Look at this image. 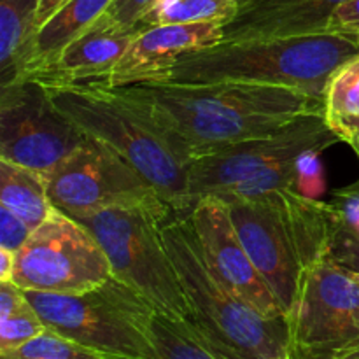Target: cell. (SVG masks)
I'll use <instances>...</instances> for the list:
<instances>
[{
	"label": "cell",
	"instance_id": "cell-1",
	"mask_svg": "<svg viewBox=\"0 0 359 359\" xmlns=\"http://www.w3.org/2000/svg\"><path fill=\"white\" fill-rule=\"evenodd\" d=\"M193 161L219 147L277 132L325 104L297 88L244 81L144 83L116 88Z\"/></svg>",
	"mask_w": 359,
	"mask_h": 359
},
{
	"label": "cell",
	"instance_id": "cell-2",
	"mask_svg": "<svg viewBox=\"0 0 359 359\" xmlns=\"http://www.w3.org/2000/svg\"><path fill=\"white\" fill-rule=\"evenodd\" d=\"M223 200L249 258L287 319L309 270L328 255L330 203L302 195L297 188Z\"/></svg>",
	"mask_w": 359,
	"mask_h": 359
},
{
	"label": "cell",
	"instance_id": "cell-3",
	"mask_svg": "<svg viewBox=\"0 0 359 359\" xmlns=\"http://www.w3.org/2000/svg\"><path fill=\"white\" fill-rule=\"evenodd\" d=\"M161 238L200 333L233 359H290L287 319L263 316L210 270L188 214L174 210Z\"/></svg>",
	"mask_w": 359,
	"mask_h": 359
},
{
	"label": "cell",
	"instance_id": "cell-4",
	"mask_svg": "<svg viewBox=\"0 0 359 359\" xmlns=\"http://www.w3.org/2000/svg\"><path fill=\"white\" fill-rule=\"evenodd\" d=\"M358 55V42L332 32L297 37L223 41L182 56L167 81L276 84L297 88L323 100L333 74Z\"/></svg>",
	"mask_w": 359,
	"mask_h": 359
},
{
	"label": "cell",
	"instance_id": "cell-5",
	"mask_svg": "<svg viewBox=\"0 0 359 359\" xmlns=\"http://www.w3.org/2000/svg\"><path fill=\"white\" fill-rule=\"evenodd\" d=\"M55 107L90 139L121 154L175 212H188L189 167L160 126L102 81L46 86Z\"/></svg>",
	"mask_w": 359,
	"mask_h": 359
},
{
	"label": "cell",
	"instance_id": "cell-6",
	"mask_svg": "<svg viewBox=\"0 0 359 359\" xmlns=\"http://www.w3.org/2000/svg\"><path fill=\"white\" fill-rule=\"evenodd\" d=\"M172 212L160 200L112 207L76 221L104 249L112 277L137 291L158 314L188 319V300L161 238V224Z\"/></svg>",
	"mask_w": 359,
	"mask_h": 359
},
{
	"label": "cell",
	"instance_id": "cell-7",
	"mask_svg": "<svg viewBox=\"0 0 359 359\" xmlns=\"http://www.w3.org/2000/svg\"><path fill=\"white\" fill-rule=\"evenodd\" d=\"M46 328L90 349L121 359H151L154 309L137 291L111 277L76 294L25 291Z\"/></svg>",
	"mask_w": 359,
	"mask_h": 359
},
{
	"label": "cell",
	"instance_id": "cell-8",
	"mask_svg": "<svg viewBox=\"0 0 359 359\" xmlns=\"http://www.w3.org/2000/svg\"><path fill=\"white\" fill-rule=\"evenodd\" d=\"M344 142L323 112L294 119L277 132L195 158L189 167L188 212L200 198L230 195L237 186L277 167L312 160Z\"/></svg>",
	"mask_w": 359,
	"mask_h": 359
},
{
	"label": "cell",
	"instance_id": "cell-9",
	"mask_svg": "<svg viewBox=\"0 0 359 359\" xmlns=\"http://www.w3.org/2000/svg\"><path fill=\"white\" fill-rule=\"evenodd\" d=\"M111 277V265L97 238L58 209L35 228L16 255L13 270L14 284L39 293H84Z\"/></svg>",
	"mask_w": 359,
	"mask_h": 359
},
{
	"label": "cell",
	"instance_id": "cell-10",
	"mask_svg": "<svg viewBox=\"0 0 359 359\" xmlns=\"http://www.w3.org/2000/svg\"><path fill=\"white\" fill-rule=\"evenodd\" d=\"M290 359H335L359 339V276L325 258L287 316Z\"/></svg>",
	"mask_w": 359,
	"mask_h": 359
},
{
	"label": "cell",
	"instance_id": "cell-11",
	"mask_svg": "<svg viewBox=\"0 0 359 359\" xmlns=\"http://www.w3.org/2000/svg\"><path fill=\"white\" fill-rule=\"evenodd\" d=\"M84 140L41 83L20 77L0 86V160L48 175Z\"/></svg>",
	"mask_w": 359,
	"mask_h": 359
},
{
	"label": "cell",
	"instance_id": "cell-12",
	"mask_svg": "<svg viewBox=\"0 0 359 359\" xmlns=\"http://www.w3.org/2000/svg\"><path fill=\"white\" fill-rule=\"evenodd\" d=\"M46 182L53 205L72 219L163 200L121 154L90 137L46 175Z\"/></svg>",
	"mask_w": 359,
	"mask_h": 359
},
{
	"label": "cell",
	"instance_id": "cell-13",
	"mask_svg": "<svg viewBox=\"0 0 359 359\" xmlns=\"http://www.w3.org/2000/svg\"><path fill=\"white\" fill-rule=\"evenodd\" d=\"M186 214L210 270L263 316L286 318L280 304L249 258L235 230L226 202L219 196H205Z\"/></svg>",
	"mask_w": 359,
	"mask_h": 359
},
{
	"label": "cell",
	"instance_id": "cell-14",
	"mask_svg": "<svg viewBox=\"0 0 359 359\" xmlns=\"http://www.w3.org/2000/svg\"><path fill=\"white\" fill-rule=\"evenodd\" d=\"M223 41V23L147 27L133 39L125 55L102 83L109 88L163 83L182 56Z\"/></svg>",
	"mask_w": 359,
	"mask_h": 359
},
{
	"label": "cell",
	"instance_id": "cell-15",
	"mask_svg": "<svg viewBox=\"0 0 359 359\" xmlns=\"http://www.w3.org/2000/svg\"><path fill=\"white\" fill-rule=\"evenodd\" d=\"M144 28L147 27L116 28L97 21L83 35L69 42L46 69L32 74L28 79L46 86L105 81Z\"/></svg>",
	"mask_w": 359,
	"mask_h": 359
},
{
	"label": "cell",
	"instance_id": "cell-16",
	"mask_svg": "<svg viewBox=\"0 0 359 359\" xmlns=\"http://www.w3.org/2000/svg\"><path fill=\"white\" fill-rule=\"evenodd\" d=\"M344 0H248L224 25V41L323 34Z\"/></svg>",
	"mask_w": 359,
	"mask_h": 359
},
{
	"label": "cell",
	"instance_id": "cell-17",
	"mask_svg": "<svg viewBox=\"0 0 359 359\" xmlns=\"http://www.w3.org/2000/svg\"><path fill=\"white\" fill-rule=\"evenodd\" d=\"M112 0H69L28 41L18 65V79L46 69L63 48L93 27Z\"/></svg>",
	"mask_w": 359,
	"mask_h": 359
},
{
	"label": "cell",
	"instance_id": "cell-18",
	"mask_svg": "<svg viewBox=\"0 0 359 359\" xmlns=\"http://www.w3.org/2000/svg\"><path fill=\"white\" fill-rule=\"evenodd\" d=\"M0 205L37 228L56 212L48 195L46 175L0 160Z\"/></svg>",
	"mask_w": 359,
	"mask_h": 359
},
{
	"label": "cell",
	"instance_id": "cell-19",
	"mask_svg": "<svg viewBox=\"0 0 359 359\" xmlns=\"http://www.w3.org/2000/svg\"><path fill=\"white\" fill-rule=\"evenodd\" d=\"M151 359H233L217 349L189 319L154 312L149 325Z\"/></svg>",
	"mask_w": 359,
	"mask_h": 359
},
{
	"label": "cell",
	"instance_id": "cell-20",
	"mask_svg": "<svg viewBox=\"0 0 359 359\" xmlns=\"http://www.w3.org/2000/svg\"><path fill=\"white\" fill-rule=\"evenodd\" d=\"M39 0H0V86L18 79V65L35 32Z\"/></svg>",
	"mask_w": 359,
	"mask_h": 359
},
{
	"label": "cell",
	"instance_id": "cell-21",
	"mask_svg": "<svg viewBox=\"0 0 359 359\" xmlns=\"http://www.w3.org/2000/svg\"><path fill=\"white\" fill-rule=\"evenodd\" d=\"M238 9V0H158L140 20L144 27L156 25H226Z\"/></svg>",
	"mask_w": 359,
	"mask_h": 359
},
{
	"label": "cell",
	"instance_id": "cell-22",
	"mask_svg": "<svg viewBox=\"0 0 359 359\" xmlns=\"http://www.w3.org/2000/svg\"><path fill=\"white\" fill-rule=\"evenodd\" d=\"M323 104V114L339 133L359 125V55L333 74Z\"/></svg>",
	"mask_w": 359,
	"mask_h": 359
},
{
	"label": "cell",
	"instance_id": "cell-23",
	"mask_svg": "<svg viewBox=\"0 0 359 359\" xmlns=\"http://www.w3.org/2000/svg\"><path fill=\"white\" fill-rule=\"evenodd\" d=\"M328 203L332 212L328 255L339 249L359 245V181L335 189Z\"/></svg>",
	"mask_w": 359,
	"mask_h": 359
},
{
	"label": "cell",
	"instance_id": "cell-24",
	"mask_svg": "<svg viewBox=\"0 0 359 359\" xmlns=\"http://www.w3.org/2000/svg\"><path fill=\"white\" fill-rule=\"evenodd\" d=\"M0 359H121L100 351L90 349L79 342L58 335L53 330H46L25 346L0 354Z\"/></svg>",
	"mask_w": 359,
	"mask_h": 359
},
{
	"label": "cell",
	"instance_id": "cell-25",
	"mask_svg": "<svg viewBox=\"0 0 359 359\" xmlns=\"http://www.w3.org/2000/svg\"><path fill=\"white\" fill-rule=\"evenodd\" d=\"M46 330H48L46 325L28 302L23 309L0 319V354L11 353L25 346Z\"/></svg>",
	"mask_w": 359,
	"mask_h": 359
},
{
	"label": "cell",
	"instance_id": "cell-26",
	"mask_svg": "<svg viewBox=\"0 0 359 359\" xmlns=\"http://www.w3.org/2000/svg\"><path fill=\"white\" fill-rule=\"evenodd\" d=\"M158 0H112L98 21L109 27L133 28L140 25L144 14Z\"/></svg>",
	"mask_w": 359,
	"mask_h": 359
},
{
	"label": "cell",
	"instance_id": "cell-27",
	"mask_svg": "<svg viewBox=\"0 0 359 359\" xmlns=\"http://www.w3.org/2000/svg\"><path fill=\"white\" fill-rule=\"evenodd\" d=\"M34 228L20 216L0 205V249L18 255L28 242Z\"/></svg>",
	"mask_w": 359,
	"mask_h": 359
},
{
	"label": "cell",
	"instance_id": "cell-28",
	"mask_svg": "<svg viewBox=\"0 0 359 359\" xmlns=\"http://www.w3.org/2000/svg\"><path fill=\"white\" fill-rule=\"evenodd\" d=\"M326 32L346 35L359 44V0H344L333 9Z\"/></svg>",
	"mask_w": 359,
	"mask_h": 359
},
{
	"label": "cell",
	"instance_id": "cell-29",
	"mask_svg": "<svg viewBox=\"0 0 359 359\" xmlns=\"http://www.w3.org/2000/svg\"><path fill=\"white\" fill-rule=\"evenodd\" d=\"M28 304L25 290L13 280H0V319L14 314Z\"/></svg>",
	"mask_w": 359,
	"mask_h": 359
},
{
	"label": "cell",
	"instance_id": "cell-30",
	"mask_svg": "<svg viewBox=\"0 0 359 359\" xmlns=\"http://www.w3.org/2000/svg\"><path fill=\"white\" fill-rule=\"evenodd\" d=\"M326 258L332 259V262H335L337 265L344 266V269L351 270V272L358 273L359 276V245L333 251V252H330Z\"/></svg>",
	"mask_w": 359,
	"mask_h": 359
},
{
	"label": "cell",
	"instance_id": "cell-31",
	"mask_svg": "<svg viewBox=\"0 0 359 359\" xmlns=\"http://www.w3.org/2000/svg\"><path fill=\"white\" fill-rule=\"evenodd\" d=\"M67 2H69V0H39L37 16H35V30H37L42 23H46V21H48L60 7L65 6Z\"/></svg>",
	"mask_w": 359,
	"mask_h": 359
},
{
	"label": "cell",
	"instance_id": "cell-32",
	"mask_svg": "<svg viewBox=\"0 0 359 359\" xmlns=\"http://www.w3.org/2000/svg\"><path fill=\"white\" fill-rule=\"evenodd\" d=\"M14 262H16V255L0 249V280H13Z\"/></svg>",
	"mask_w": 359,
	"mask_h": 359
},
{
	"label": "cell",
	"instance_id": "cell-33",
	"mask_svg": "<svg viewBox=\"0 0 359 359\" xmlns=\"http://www.w3.org/2000/svg\"><path fill=\"white\" fill-rule=\"evenodd\" d=\"M340 135H342L344 142H347L351 147H353V151L356 153V156L359 160V125H354V126H351V128L344 130Z\"/></svg>",
	"mask_w": 359,
	"mask_h": 359
},
{
	"label": "cell",
	"instance_id": "cell-34",
	"mask_svg": "<svg viewBox=\"0 0 359 359\" xmlns=\"http://www.w3.org/2000/svg\"><path fill=\"white\" fill-rule=\"evenodd\" d=\"M335 359H359V339L342 351Z\"/></svg>",
	"mask_w": 359,
	"mask_h": 359
},
{
	"label": "cell",
	"instance_id": "cell-35",
	"mask_svg": "<svg viewBox=\"0 0 359 359\" xmlns=\"http://www.w3.org/2000/svg\"><path fill=\"white\" fill-rule=\"evenodd\" d=\"M244 2H248V0H238V6H242Z\"/></svg>",
	"mask_w": 359,
	"mask_h": 359
}]
</instances>
